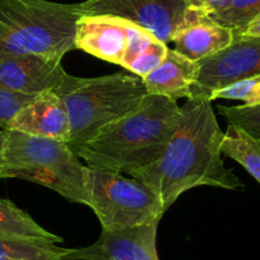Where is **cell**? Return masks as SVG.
<instances>
[{
  "label": "cell",
  "instance_id": "cell-12",
  "mask_svg": "<svg viewBox=\"0 0 260 260\" xmlns=\"http://www.w3.org/2000/svg\"><path fill=\"white\" fill-rule=\"evenodd\" d=\"M7 129L65 143L71 139L68 112L55 91H46L35 96L17 112Z\"/></svg>",
  "mask_w": 260,
  "mask_h": 260
},
{
  "label": "cell",
  "instance_id": "cell-14",
  "mask_svg": "<svg viewBox=\"0 0 260 260\" xmlns=\"http://www.w3.org/2000/svg\"><path fill=\"white\" fill-rule=\"evenodd\" d=\"M197 74V62L187 59L175 49H169L164 61L142 78V81L148 94H159L177 101L180 99H189Z\"/></svg>",
  "mask_w": 260,
  "mask_h": 260
},
{
  "label": "cell",
  "instance_id": "cell-2",
  "mask_svg": "<svg viewBox=\"0 0 260 260\" xmlns=\"http://www.w3.org/2000/svg\"><path fill=\"white\" fill-rule=\"evenodd\" d=\"M181 117V106L177 101L148 94L136 110L73 152L89 169L130 175L161 157Z\"/></svg>",
  "mask_w": 260,
  "mask_h": 260
},
{
  "label": "cell",
  "instance_id": "cell-13",
  "mask_svg": "<svg viewBox=\"0 0 260 260\" xmlns=\"http://www.w3.org/2000/svg\"><path fill=\"white\" fill-rule=\"evenodd\" d=\"M235 40L231 29L221 26L207 14L190 11L172 37L175 50L194 62L226 49Z\"/></svg>",
  "mask_w": 260,
  "mask_h": 260
},
{
  "label": "cell",
  "instance_id": "cell-22",
  "mask_svg": "<svg viewBox=\"0 0 260 260\" xmlns=\"http://www.w3.org/2000/svg\"><path fill=\"white\" fill-rule=\"evenodd\" d=\"M227 0H185L187 9L203 14H211L221 8Z\"/></svg>",
  "mask_w": 260,
  "mask_h": 260
},
{
  "label": "cell",
  "instance_id": "cell-20",
  "mask_svg": "<svg viewBox=\"0 0 260 260\" xmlns=\"http://www.w3.org/2000/svg\"><path fill=\"white\" fill-rule=\"evenodd\" d=\"M214 100H235V101H242L244 105H249V106L259 105L260 76L244 79L216 92L211 97V101H214Z\"/></svg>",
  "mask_w": 260,
  "mask_h": 260
},
{
  "label": "cell",
  "instance_id": "cell-1",
  "mask_svg": "<svg viewBox=\"0 0 260 260\" xmlns=\"http://www.w3.org/2000/svg\"><path fill=\"white\" fill-rule=\"evenodd\" d=\"M181 111L179 127L161 157L130 174L158 195L165 211L192 187H244L239 177L224 166V133L217 121L212 101L187 99Z\"/></svg>",
  "mask_w": 260,
  "mask_h": 260
},
{
  "label": "cell",
  "instance_id": "cell-17",
  "mask_svg": "<svg viewBox=\"0 0 260 260\" xmlns=\"http://www.w3.org/2000/svg\"><path fill=\"white\" fill-rule=\"evenodd\" d=\"M64 247L0 234V260H62Z\"/></svg>",
  "mask_w": 260,
  "mask_h": 260
},
{
  "label": "cell",
  "instance_id": "cell-15",
  "mask_svg": "<svg viewBox=\"0 0 260 260\" xmlns=\"http://www.w3.org/2000/svg\"><path fill=\"white\" fill-rule=\"evenodd\" d=\"M0 234L28 241L54 244L62 242L57 235L40 226L28 213L22 211L13 202L0 198Z\"/></svg>",
  "mask_w": 260,
  "mask_h": 260
},
{
  "label": "cell",
  "instance_id": "cell-16",
  "mask_svg": "<svg viewBox=\"0 0 260 260\" xmlns=\"http://www.w3.org/2000/svg\"><path fill=\"white\" fill-rule=\"evenodd\" d=\"M222 154L241 165L260 184V143L239 127L229 125L222 142Z\"/></svg>",
  "mask_w": 260,
  "mask_h": 260
},
{
  "label": "cell",
  "instance_id": "cell-4",
  "mask_svg": "<svg viewBox=\"0 0 260 260\" xmlns=\"http://www.w3.org/2000/svg\"><path fill=\"white\" fill-rule=\"evenodd\" d=\"M55 92L68 112V146L72 151L136 110L148 96L141 77L125 73L97 78H78L68 74Z\"/></svg>",
  "mask_w": 260,
  "mask_h": 260
},
{
  "label": "cell",
  "instance_id": "cell-9",
  "mask_svg": "<svg viewBox=\"0 0 260 260\" xmlns=\"http://www.w3.org/2000/svg\"><path fill=\"white\" fill-rule=\"evenodd\" d=\"M79 7L87 16L105 14L127 19L165 44L172 42L175 32L189 14L185 0H86Z\"/></svg>",
  "mask_w": 260,
  "mask_h": 260
},
{
  "label": "cell",
  "instance_id": "cell-23",
  "mask_svg": "<svg viewBox=\"0 0 260 260\" xmlns=\"http://www.w3.org/2000/svg\"><path fill=\"white\" fill-rule=\"evenodd\" d=\"M236 36L260 37V16H257L254 21L250 22L246 28L242 32H240L239 35H236Z\"/></svg>",
  "mask_w": 260,
  "mask_h": 260
},
{
  "label": "cell",
  "instance_id": "cell-5",
  "mask_svg": "<svg viewBox=\"0 0 260 260\" xmlns=\"http://www.w3.org/2000/svg\"><path fill=\"white\" fill-rule=\"evenodd\" d=\"M86 170L68 143L7 129L0 179L35 182L72 203L88 206Z\"/></svg>",
  "mask_w": 260,
  "mask_h": 260
},
{
  "label": "cell",
  "instance_id": "cell-24",
  "mask_svg": "<svg viewBox=\"0 0 260 260\" xmlns=\"http://www.w3.org/2000/svg\"><path fill=\"white\" fill-rule=\"evenodd\" d=\"M6 138H7V129H0V164H2V158H3Z\"/></svg>",
  "mask_w": 260,
  "mask_h": 260
},
{
  "label": "cell",
  "instance_id": "cell-8",
  "mask_svg": "<svg viewBox=\"0 0 260 260\" xmlns=\"http://www.w3.org/2000/svg\"><path fill=\"white\" fill-rule=\"evenodd\" d=\"M198 74L189 99L211 101L212 94L244 79L260 76V37L235 36L226 49L197 62Z\"/></svg>",
  "mask_w": 260,
  "mask_h": 260
},
{
  "label": "cell",
  "instance_id": "cell-7",
  "mask_svg": "<svg viewBox=\"0 0 260 260\" xmlns=\"http://www.w3.org/2000/svg\"><path fill=\"white\" fill-rule=\"evenodd\" d=\"M86 190L88 207L104 231H124L161 221L166 212L156 192L121 174L87 167Z\"/></svg>",
  "mask_w": 260,
  "mask_h": 260
},
{
  "label": "cell",
  "instance_id": "cell-21",
  "mask_svg": "<svg viewBox=\"0 0 260 260\" xmlns=\"http://www.w3.org/2000/svg\"><path fill=\"white\" fill-rule=\"evenodd\" d=\"M34 97L35 96L13 93V92L0 88V129H7L17 112Z\"/></svg>",
  "mask_w": 260,
  "mask_h": 260
},
{
  "label": "cell",
  "instance_id": "cell-18",
  "mask_svg": "<svg viewBox=\"0 0 260 260\" xmlns=\"http://www.w3.org/2000/svg\"><path fill=\"white\" fill-rule=\"evenodd\" d=\"M257 16H260V0H227L221 8L208 14L214 22L234 31L235 36Z\"/></svg>",
  "mask_w": 260,
  "mask_h": 260
},
{
  "label": "cell",
  "instance_id": "cell-10",
  "mask_svg": "<svg viewBox=\"0 0 260 260\" xmlns=\"http://www.w3.org/2000/svg\"><path fill=\"white\" fill-rule=\"evenodd\" d=\"M159 222L117 232L102 230L89 246L65 249L62 260H159L156 247Z\"/></svg>",
  "mask_w": 260,
  "mask_h": 260
},
{
  "label": "cell",
  "instance_id": "cell-11",
  "mask_svg": "<svg viewBox=\"0 0 260 260\" xmlns=\"http://www.w3.org/2000/svg\"><path fill=\"white\" fill-rule=\"evenodd\" d=\"M67 76L61 61L32 54L0 55V88L13 93L37 96L55 91Z\"/></svg>",
  "mask_w": 260,
  "mask_h": 260
},
{
  "label": "cell",
  "instance_id": "cell-19",
  "mask_svg": "<svg viewBox=\"0 0 260 260\" xmlns=\"http://www.w3.org/2000/svg\"><path fill=\"white\" fill-rule=\"evenodd\" d=\"M218 112L227 120L229 125L239 127L260 143V104L251 106H218Z\"/></svg>",
  "mask_w": 260,
  "mask_h": 260
},
{
  "label": "cell",
  "instance_id": "cell-3",
  "mask_svg": "<svg viewBox=\"0 0 260 260\" xmlns=\"http://www.w3.org/2000/svg\"><path fill=\"white\" fill-rule=\"evenodd\" d=\"M78 4L0 0V55L32 54L61 61L74 49Z\"/></svg>",
  "mask_w": 260,
  "mask_h": 260
},
{
  "label": "cell",
  "instance_id": "cell-6",
  "mask_svg": "<svg viewBox=\"0 0 260 260\" xmlns=\"http://www.w3.org/2000/svg\"><path fill=\"white\" fill-rule=\"evenodd\" d=\"M74 49L120 65L144 78L167 54V44L143 27L115 16H87L77 22Z\"/></svg>",
  "mask_w": 260,
  "mask_h": 260
}]
</instances>
